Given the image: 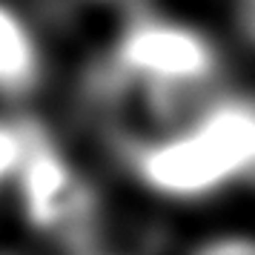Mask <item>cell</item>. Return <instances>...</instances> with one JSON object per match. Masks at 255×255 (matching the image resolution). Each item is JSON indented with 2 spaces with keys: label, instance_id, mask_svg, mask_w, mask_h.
Returning <instances> with one entry per match:
<instances>
[{
  "label": "cell",
  "instance_id": "cell-9",
  "mask_svg": "<svg viewBox=\"0 0 255 255\" xmlns=\"http://www.w3.org/2000/svg\"><path fill=\"white\" fill-rule=\"evenodd\" d=\"M89 255H101V253H89Z\"/></svg>",
  "mask_w": 255,
  "mask_h": 255
},
{
  "label": "cell",
  "instance_id": "cell-8",
  "mask_svg": "<svg viewBox=\"0 0 255 255\" xmlns=\"http://www.w3.org/2000/svg\"><path fill=\"white\" fill-rule=\"evenodd\" d=\"M244 14H255V0H244Z\"/></svg>",
  "mask_w": 255,
  "mask_h": 255
},
{
  "label": "cell",
  "instance_id": "cell-2",
  "mask_svg": "<svg viewBox=\"0 0 255 255\" xmlns=\"http://www.w3.org/2000/svg\"><path fill=\"white\" fill-rule=\"evenodd\" d=\"M14 198L26 227L75 255L95 253L101 195L78 161L63 149L49 127L32 143V152L14 178Z\"/></svg>",
  "mask_w": 255,
  "mask_h": 255
},
{
  "label": "cell",
  "instance_id": "cell-4",
  "mask_svg": "<svg viewBox=\"0 0 255 255\" xmlns=\"http://www.w3.org/2000/svg\"><path fill=\"white\" fill-rule=\"evenodd\" d=\"M43 127L46 124L40 118L23 112H0V189L14 184Z\"/></svg>",
  "mask_w": 255,
  "mask_h": 255
},
{
  "label": "cell",
  "instance_id": "cell-1",
  "mask_svg": "<svg viewBox=\"0 0 255 255\" xmlns=\"http://www.w3.org/2000/svg\"><path fill=\"white\" fill-rule=\"evenodd\" d=\"M129 178L158 201L204 204L255 181V95L218 89L161 132L112 135Z\"/></svg>",
  "mask_w": 255,
  "mask_h": 255
},
{
  "label": "cell",
  "instance_id": "cell-7",
  "mask_svg": "<svg viewBox=\"0 0 255 255\" xmlns=\"http://www.w3.org/2000/svg\"><path fill=\"white\" fill-rule=\"evenodd\" d=\"M244 20H247V32H250V37L255 40V14H244Z\"/></svg>",
  "mask_w": 255,
  "mask_h": 255
},
{
  "label": "cell",
  "instance_id": "cell-5",
  "mask_svg": "<svg viewBox=\"0 0 255 255\" xmlns=\"http://www.w3.org/2000/svg\"><path fill=\"white\" fill-rule=\"evenodd\" d=\"M186 255H255V235L247 232H224L198 241Z\"/></svg>",
  "mask_w": 255,
  "mask_h": 255
},
{
  "label": "cell",
  "instance_id": "cell-6",
  "mask_svg": "<svg viewBox=\"0 0 255 255\" xmlns=\"http://www.w3.org/2000/svg\"><path fill=\"white\" fill-rule=\"evenodd\" d=\"M98 3H115L124 12H132V9H140V6H149V0H98Z\"/></svg>",
  "mask_w": 255,
  "mask_h": 255
},
{
  "label": "cell",
  "instance_id": "cell-3",
  "mask_svg": "<svg viewBox=\"0 0 255 255\" xmlns=\"http://www.w3.org/2000/svg\"><path fill=\"white\" fill-rule=\"evenodd\" d=\"M46 81V46L37 26L12 0H0V98L23 101Z\"/></svg>",
  "mask_w": 255,
  "mask_h": 255
}]
</instances>
